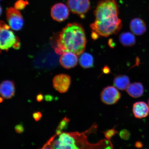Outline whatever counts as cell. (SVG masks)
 Here are the masks:
<instances>
[{
  "mask_svg": "<svg viewBox=\"0 0 149 149\" xmlns=\"http://www.w3.org/2000/svg\"><path fill=\"white\" fill-rule=\"evenodd\" d=\"M119 14L116 0H100L94 11L95 20L90 25L93 33L103 37L117 34L122 26Z\"/></svg>",
  "mask_w": 149,
  "mask_h": 149,
  "instance_id": "6da1fadb",
  "label": "cell"
},
{
  "mask_svg": "<svg viewBox=\"0 0 149 149\" xmlns=\"http://www.w3.org/2000/svg\"><path fill=\"white\" fill-rule=\"evenodd\" d=\"M55 38L52 45L57 54L71 52L79 55L85 51L86 37L84 28L79 24H68Z\"/></svg>",
  "mask_w": 149,
  "mask_h": 149,
  "instance_id": "7a4b0ae2",
  "label": "cell"
},
{
  "mask_svg": "<svg viewBox=\"0 0 149 149\" xmlns=\"http://www.w3.org/2000/svg\"><path fill=\"white\" fill-rule=\"evenodd\" d=\"M88 135L86 131L56 134L50 138L42 149H86L89 143L87 139Z\"/></svg>",
  "mask_w": 149,
  "mask_h": 149,
  "instance_id": "3957f363",
  "label": "cell"
},
{
  "mask_svg": "<svg viewBox=\"0 0 149 149\" xmlns=\"http://www.w3.org/2000/svg\"><path fill=\"white\" fill-rule=\"evenodd\" d=\"M9 25L1 21L0 27V48L1 50L7 51L11 47L19 49L20 43L19 39L10 29Z\"/></svg>",
  "mask_w": 149,
  "mask_h": 149,
  "instance_id": "277c9868",
  "label": "cell"
},
{
  "mask_svg": "<svg viewBox=\"0 0 149 149\" xmlns=\"http://www.w3.org/2000/svg\"><path fill=\"white\" fill-rule=\"evenodd\" d=\"M67 5L71 12L82 18L91 9L90 0H68Z\"/></svg>",
  "mask_w": 149,
  "mask_h": 149,
  "instance_id": "5b68a950",
  "label": "cell"
},
{
  "mask_svg": "<svg viewBox=\"0 0 149 149\" xmlns=\"http://www.w3.org/2000/svg\"><path fill=\"white\" fill-rule=\"evenodd\" d=\"M6 17L9 25L13 30L19 31L23 28L24 21L19 10L14 7H10L6 11Z\"/></svg>",
  "mask_w": 149,
  "mask_h": 149,
  "instance_id": "8992f818",
  "label": "cell"
},
{
  "mask_svg": "<svg viewBox=\"0 0 149 149\" xmlns=\"http://www.w3.org/2000/svg\"><path fill=\"white\" fill-rule=\"evenodd\" d=\"M120 93L116 87L108 86L102 91L100 98L104 103L107 105H113L118 102L121 98Z\"/></svg>",
  "mask_w": 149,
  "mask_h": 149,
  "instance_id": "52a82bcc",
  "label": "cell"
},
{
  "mask_svg": "<svg viewBox=\"0 0 149 149\" xmlns=\"http://www.w3.org/2000/svg\"><path fill=\"white\" fill-rule=\"evenodd\" d=\"M69 10L68 6L64 3H57L52 7L51 15L53 19L56 21L63 22L68 18Z\"/></svg>",
  "mask_w": 149,
  "mask_h": 149,
  "instance_id": "ba28073f",
  "label": "cell"
},
{
  "mask_svg": "<svg viewBox=\"0 0 149 149\" xmlns=\"http://www.w3.org/2000/svg\"><path fill=\"white\" fill-rule=\"evenodd\" d=\"M53 87L56 90L61 93L68 91L71 83L70 76L65 74H58L53 79Z\"/></svg>",
  "mask_w": 149,
  "mask_h": 149,
  "instance_id": "9c48e42d",
  "label": "cell"
},
{
  "mask_svg": "<svg viewBox=\"0 0 149 149\" xmlns=\"http://www.w3.org/2000/svg\"><path fill=\"white\" fill-rule=\"evenodd\" d=\"M77 55L71 52H64L61 54L59 62L61 66L67 69L73 68L77 64Z\"/></svg>",
  "mask_w": 149,
  "mask_h": 149,
  "instance_id": "30bf717a",
  "label": "cell"
},
{
  "mask_svg": "<svg viewBox=\"0 0 149 149\" xmlns=\"http://www.w3.org/2000/svg\"><path fill=\"white\" fill-rule=\"evenodd\" d=\"M0 93L3 98L10 99L14 95L15 86L14 82L7 80L2 82L0 86Z\"/></svg>",
  "mask_w": 149,
  "mask_h": 149,
  "instance_id": "8fae6325",
  "label": "cell"
},
{
  "mask_svg": "<svg viewBox=\"0 0 149 149\" xmlns=\"http://www.w3.org/2000/svg\"><path fill=\"white\" fill-rule=\"evenodd\" d=\"M133 112L136 118H145L148 116L149 113L148 105L144 102H136L133 105Z\"/></svg>",
  "mask_w": 149,
  "mask_h": 149,
  "instance_id": "7c38bea8",
  "label": "cell"
},
{
  "mask_svg": "<svg viewBox=\"0 0 149 149\" xmlns=\"http://www.w3.org/2000/svg\"><path fill=\"white\" fill-rule=\"evenodd\" d=\"M130 29L132 33L137 35H141L146 32V26L145 22L139 18H135L132 20Z\"/></svg>",
  "mask_w": 149,
  "mask_h": 149,
  "instance_id": "4fadbf2b",
  "label": "cell"
},
{
  "mask_svg": "<svg viewBox=\"0 0 149 149\" xmlns=\"http://www.w3.org/2000/svg\"><path fill=\"white\" fill-rule=\"evenodd\" d=\"M126 91L132 97L137 98L143 95L144 94V88L142 84L135 82L130 84Z\"/></svg>",
  "mask_w": 149,
  "mask_h": 149,
  "instance_id": "5bb4252c",
  "label": "cell"
},
{
  "mask_svg": "<svg viewBox=\"0 0 149 149\" xmlns=\"http://www.w3.org/2000/svg\"><path fill=\"white\" fill-rule=\"evenodd\" d=\"M113 84L115 87L120 90H126L130 84V79L125 75H118L114 78Z\"/></svg>",
  "mask_w": 149,
  "mask_h": 149,
  "instance_id": "9a60e30c",
  "label": "cell"
},
{
  "mask_svg": "<svg viewBox=\"0 0 149 149\" xmlns=\"http://www.w3.org/2000/svg\"><path fill=\"white\" fill-rule=\"evenodd\" d=\"M119 38L120 43L124 46H132L135 44V37L131 33H123L120 35Z\"/></svg>",
  "mask_w": 149,
  "mask_h": 149,
  "instance_id": "2e32d148",
  "label": "cell"
},
{
  "mask_svg": "<svg viewBox=\"0 0 149 149\" xmlns=\"http://www.w3.org/2000/svg\"><path fill=\"white\" fill-rule=\"evenodd\" d=\"M79 57L80 65L84 68H92L94 64V59L92 56L88 53H82Z\"/></svg>",
  "mask_w": 149,
  "mask_h": 149,
  "instance_id": "e0dca14e",
  "label": "cell"
},
{
  "mask_svg": "<svg viewBox=\"0 0 149 149\" xmlns=\"http://www.w3.org/2000/svg\"><path fill=\"white\" fill-rule=\"evenodd\" d=\"M70 121V119L66 117L63 118L57 127L56 131V134L57 135L60 134L62 133L63 130H66L68 127Z\"/></svg>",
  "mask_w": 149,
  "mask_h": 149,
  "instance_id": "ac0fdd59",
  "label": "cell"
},
{
  "mask_svg": "<svg viewBox=\"0 0 149 149\" xmlns=\"http://www.w3.org/2000/svg\"><path fill=\"white\" fill-rule=\"evenodd\" d=\"M29 3L27 0H18L15 3L14 7L17 10H22L25 8Z\"/></svg>",
  "mask_w": 149,
  "mask_h": 149,
  "instance_id": "d6986e66",
  "label": "cell"
},
{
  "mask_svg": "<svg viewBox=\"0 0 149 149\" xmlns=\"http://www.w3.org/2000/svg\"><path fill=\"white\" fill-rule=\"evenodd\" d=\"M103 133L106 138L109 140H110L111 138L116 135V134H118V132L115 129V127L111 129L108 130L107 131L103 132Z\"/></svg>",
  "mask_w": 149,
  "mask_h": 149,
  "instance_id": "ffe728a7",
  "label": "cell"
},
{
  "mask_svg": "<svg viewBox=\"0 0 149 149\" xmlns=\"http://www.w3.org/2000/svg\"><path fill=\"white\" fill-rule=\"evenodd\" d=\"M119 135L121 139L127 140L130 139V132L128 130L125 129L121 130Z\"/></svg>",
  "mask_w": 149,
  "mask_h": 149,
  "instance_id": "44dd1931",
  "label": "cell"
},
{
  "mask_svg": "<svg viewBox=\"0 0 149 149\" xmlns=\"http://www.w3.org/2000/svg\"><path fill=\"white\" fill-rule=\"evenodd\" d=\"M33 119L36 121H38L40 120L42 116V113L40 111H37L33 113Z\"/></svg>",
  "mask_w": 149,
  "mask_h": 149,
  "instance_id": "7402d4cb",
  "label": "cell"
},
{
  "mask_svg": "<svg viewBox=\"0 0 149 149\" xmlns=\"http://www.w3.org/2000/svg\"><path fill=\"white\" fill-rule=\"evenodd\" d=\"M15 130L17 133L21 134L24 131V128L22 124H18L15 127Z\"/></svg>",
  "mask_w": 149,
  "mask_h": 149,
  "instance_id": "603a6c76",
  "label": "cell"
},
{
  "mask_svg": "<svg viewBox=\"0 0 149 149\" xmlns=\"http://www.w3.org/2000/svg\"><path fill=\"white\" fill-rule=\"evenodd\" d=\"M44 99V96L41 94H40L37 95L36 97L37 101L38 102H41Z\"/></svg>",
  "mask_w": 149,
  "mask_h": 149,
  "instance_id": "cb8c5ba5",
  "label": "cell"
},
{
  "mask_svg": "<svg viewBox=\"0 0 149 149\" xmlns=\"http://www.w3.org/2000/svg\"><path fill=\"white\" fill-rule=\"evenodd\" d=\"M143 145V143L140 141H137L135 144V146L137 148H142Z\"/></svg>",
  "mask_w": 149,
  "mask_h": 149,
  "instance_id": "d4e9b609",
  "label": "cell"
},
{
  "mask_svg": "<svg viewBox=\"0 0 149 149\" xmlns=\"http://www.w3.org/2000/svg\"><path fill=\"white\" fill-rule=\"evenodd\" d=\"M3 97H1V102H2L3 101Z\"/></svg>",
  "mask_w": 149,
  "mask_h": 149,
  "instance_id": "484cf974",
  "label": "cell"
},
{
  "mask_svg": "<svg viewBox=\"0 0 149 149\" xmlns=\"http://www.w3.org/2000/svg\"><path fill=\"white\" fill-rule=\"evenodd\" d=\"M148 107H149V100H148Z\"/></svg>",
  "mask_w": 149,
  "mask_h": 149,
  "instance_id": "4316f807",
  "label": "cell"
},
{
  "mask_svg": "<svg viewBox=\"0 0 149 149\" xmlns=\"http://www.w3.org/2000/svg\"></svg>",
  "mask_w": 149,
  "mask_h": 149,
  "instance_id": "83f0119b",
  "label": "cell"
}]
</instances>
